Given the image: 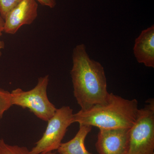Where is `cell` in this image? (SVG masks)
<instances>
[{"label": "cell", "instance_id": "4fadbf2b", "mask_svg": "<svg viewBox=\"0 0 154 154\" xmlns=\"http://www.w3.org/2000/svg\"><path fill=\"white\" fill-rule=\"evenodd\" d=\"M4 25H5V20L0 15V38L2 35V33L4 32ZM5 42L0 39V57L2 56V51L5 48Z\"/></svg>", "mask_w": 154, "mask_h": 154}, {"label": "cell", "instance_id": "52a82bcc", "mask_svg": "<svg viewBox=\"0 0 154 154\" xmlns=\"http://www.w3.org/2000/svg\"><path fill=\"white\" fill-rule=\"evenodd\" d=\"M99 130L96 144L99 154H127L129 128Z\"/></svg>", "mask_w": 154, "mask_h": 154}, {"label": "cell", "instance_id": "5b68a950", "mask_svg": "<svg viewBox=\"0 0 154 154\" xmlns=\"http://www.w3.org/2000/svg\"><path fill=\"white\" fill-rule=\"evenodd\" d=\"M73 110L64 106L57 109L54 115L48 121L45 131L41 138L30 150V154H41L57 150L68 128L73 123Z\"/></svg>", "mask_w": 154, "mask_h": 154}, {"label": "cell", "instance_id": "ba28073f", "mask_svg": "<svg viewBox=\"0 0 154 154\" xmlns=\"http://www.w3.org/2000/svg\"><path fill=\"white\" fill-rule=\"evenodd\" d=\"M135 57L139 63L154 68V25L142 31L136 38L133 48Z\"/></svg>", "mask_w": 154, "mask_h": 154}, {"label": "cell", "instance_id": "9a60e30c", "mask_svg": "<svg viewBox=\"0 0 154 154\" xmlns=\"http://www.w3.org/2000/svg\"><path fill=\"white\" fill-rule=\"evenodd\" d=\"M57 154L53 152H49L45 153H43V154Z\"/></svg>", "mask_w": 154, "mask_h": 154}, {"label": "cell", "instance_id": "7a4b0ae2", "mask_svg": "<svg viewBox=\"0 0 154 154\" xmlns=\"http://www.w3.org/2000/svg\"><path fill=\"white\" fill-rule=\"evenodd\" d=\"M138 106L136 99H125L110 93L106 104L74 113L73 122L96 127L99 129L130 128L135 121Z\"/></svg>", "mask_w": 154, "mask_h": 154}, {"label": "cell", "instance_id": "2e32d148", "mask_svg": "<svg viewBox=\"0 0 154 154\" xmlns=\"http://www.w3.org/2000/svg\"></svg>", "mask_w": 154, "mask_h": 154}, {"label": "cell", "instance_id": "9c48e42d", "mask_svg": "<svg viewBox=\"0 0 154 154\" xmlns=\"http://www.w3.org/2000/svg\"><path fill=\"white\" fill-rule=\"evenodd\" d=\"M92 126L79 125V129L75 136L67 142L61 143L57 151L59 154H92L85 146L86 137L92 129Z\"/></svg>", "mask_w": 154, "mask_h": 154}, {"label": "cell", "instance_id": "5bb4252c", "mask_svg": "<svg viewBox=\"0 0 154 154\" xmlns=\"http://www.w3.org/2000/svg\"><path fill=\"white\" fill-rule=\"evenodd\" d=\"M42 5L48 7L50 8H53L56 5V0H36Z\"/></svg>", "mask_w": 154, "mask_h": 154}, {"label": "cell", "instance_id": "6da1fadb", "mask_svg": "<svg viewBox=\"0 0 154 154\" xmlns=\"http://www.w3.org/2000/svg\"><path fill=\"white\" fill-rule=\"evenodd\" d=\"M70 72L73 94L82 110L106 104L110 93L104 67L88 55L85 45H78L74 48Z\"/></svg>", "mask_w": 154, "mask_h": 154}, {"label": "cell", "instance_id": "8fae6325", "mask_svg": "<svg viewBox=\"0 0 154 154\" xmlns=\"http://www.w3.org/2000/svg\"><path fill=\"white\" fill-rule=\"evenodd\" d=\"M12 106L11 92L0 88V120L5 112Z\"/></svg>", "mask_w": 154, "mask_h": 154}, {"label": "cell", "instance_id": "277c9868", "mask_svg": "<svg viewBox=\"0 0 154 154\" xmlns=\"http://www.w3.org/2000/svg\"><path fill=\"white\" fill-rule=\"evenodd\" d=\"M154 101L150 99L139 109L129 128L127 154H154Z\"/></svg>", "mask_w": 154, "mask_h": 154}, {"label": "cell", "instance_id": "7c38bea8", "mask_svg": "<svg viewBox=\"0 0 154 154\" xmlns=\"http://www.w3.org/2000/svg\"><path fill=\"white\" fill-rule=\"evenodd\" d=\"M22 0H0V15L5 19L7 14Z\"/></svg>", "mask_w": 154, "mask_h": 154}, {"label": "cell", "instance_id": "30bf717a", "mask_svg": "<svg viewBox=\"0 0 154 154\" xmlns=\"http://www.w3.org/2000/svg\"><path fill=\"white\" fill-rule=\"evenodd\" d=\"M0 154H30V150L26 147L12 145L0 139Z\"/></svg>", "mask_w": 154, "mask_h": 154}, {"label": "cell", "instance_id": "3957f363", "mask_svg": "<svg viewBox=\"0 0 154 154\" xmlns=\"http://www.w3.org/2000/svg\"><path fill=\"white\" fill-rule=\"evenodd\" d=\"M48 75L38 78L36 86L28 91L17 88L11 92L13 105L28 108L37 118L48 122L57 108L50 101L47 95Z\"/></svg>", "mask_w": 154, "mask_h": 154}, {"label": "cell", "instance_id": "8992f818", "mask_svg": "<svg viewBox=\"0 0 154 154\" xmlns=\"http://www.w3.org/2000/svg\"><path fill=\"white\" fill-rule=\"evenodd\" d=\"M36 0H22L5 18L4 32L14 35L22 26L33 23L38 16Z\"/></svg>", "mask_w": 154, "mask_h": 154}]
</instances>
